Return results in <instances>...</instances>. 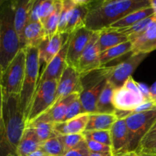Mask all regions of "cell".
<instances>
[{"label":"cell","instance_id":"6da1fadb","mask_svg":"<svg viewBox=\"0 0 156 156\" xmlns=\"http://www.w3.org/2000/svg\"><path fill=\"white\" fill-rule=\"evenodd\" d=\"M26 128V120L19 94H3L0 121V156H17V149Z\"/></svg>","mask_w":156,"mask_h":156},{"label":"cell","instance_id":"7a4b0ae2","mask_svg":"<svg viewBox=\"0 0 156 156\" xmlns=\"http://www.w3.org/2000/svg\"><path fill=\"white\" fill-rule=\"evenodd\" d=\"M149 0H103L89 5L85 27L93 32L111 27L129 13L149 7Z\"/></svg>","mask_w":156,"mask_h":156},{"label":"cell","instance_id":"3957f363","mask_svg":"<svg viewBox=\"0 0 156 156\" xmlns=\"http://www.w3.org/2000/svg\"><path fill=\"white\" fill-rule=\"evenodd\" d=\"M21 49L14 23L13 5L12 2H4L0 7V79Z\"/></svg>","mask_w":156,"mask_h":156},{"label":"cell","instance_id":"277c9868","mask_svg":"<svg viewBox=\"0 0 156 156\" xmlns=\"http://www.w3.org/2000/svg\"><path fill=\"white\" fill-rule=\"evenodd\" d=\"M26 65L24 82L20 93V104L25 120L28 114L39 82V70L41 62L38 47H26Z\"/></svg>","mask_w":156,"mask_h":156},{"label":"cell","instance_id":"5b68a950","mask_svg":"<svg viewBox=\"0 0 156 156\" xmlns=\"http://www.w3.org/2000/svg\"><path fill=\"white\" fill-rule=\"evenodd\" d=\"M145 101H147L132 76L127 79L123 86L114 88L112 102L117 119L125 118L131 111Z\"/></svg>","mask_w":156,"mask_h":156},{"label":"cell","instance_id":"8992f818","mask_svg":"<svg viewBox=\"0 0 156 156\" xmlns=\"http://www.w3.org/2000/svg\"><path fill=\"white\" fill-rule=\"evenodd\" d=\"M26 65V53L21 49L2 73L0 84L4 95L19 94L24 82Z\"/></svg>","mask_w":156,"mask_h":156},{"label":"cell","instance_id":"52a82bcc","mask_svg":"<svg viewBox=\"0 0 156 156\" xmlns=\"http://www.w3.org/2000/svg\"><path fill=\"white\" fill-rule=\"evenodd\" d=\"M57 85V80H47L38 84L26 118V126L34 121L54 105Z\"/></svg>","mask_w":156,"mask_h":156},{"label":"cell","instance_id":"ba28073f","mask_svg":"<svg viewBox=\"0 0 156 156\" xmlns=\"http://www.w3.org/2000/svg\"><path fill=\"white\" fill-rule=\"evenodd\" d=\"M156 120V110L125 117L129 134V152H136Z\"/></svg>","mask_w":156,"mask_h":156},{"label":"cell","instance_id":"9c48e42d","mask_svg":"<svg viewBox=\"0 0 156 156\" xmlns=\"http://www.w3.org/2000/svg\"><path fill=\"white\" fill-rule=\"evenodd\" d=\"M147 56L148 54L144 53H132L126 60L116 66L109 67L103 66L104 76L107 82H109L114 88L123 86Z\"/></svg>","mask_w":156,"mask_h":156},{"label":"cell","instance_id":"30bf717a","mask_svg":"<svg viewBox=\"0 0 156 156\" xmlns=\"http://www.w3.org/2000/svg\"><path fill=\"white\" fill-rule=\"evenodd\" d=\"M100 48L98 45V32H94L89 43L79 58L76 69L80 76L101 68L100 63Z\"/></svg>","mask_w":156,"mask_h":156},{"label":"cell","instance_id":"8fae6325","mask_svg":"<svg viewBox=\"0 0 156 156\" xmlns=\"http://www.w3.org/2000/svg\"><path fill=\"white\" fill-rule=\"evenodd\" d=\"M94 32L84 27L69 35L67 64L76 68L79 58L89 43Z\"/></svg>","mask_w":156,"mask_h":156},{"label":"cell","instance_id":"7c38bea8","mask_svg":"<svg viewBox=\"0 0 156 156\" xmlns=\"http://www.w3.org/2000/svg\"><path fill=\"white\" fill-rule=\"evenodd\" d=\"M82 91L80 75L74 67L67 66L62 73V76L58 81L56 97L54 105L58 104L73 93L79 92L80 94Z\"/></svg>","mask_w":156,"mask_h":156},{"label":"cell","instance_id":"4fadbf2b","mask_svg":"<svg viewBox=\"0 0 156 156\" xmlns=\"http://www.w3.org/2000/svg\"><path fill=\"white\" fill-rule=\"evenodd\" d=\"M68 47L69 37L59 53L45 66L41 77H40L38 84L40 82L47 80H59L62 73L68 66L66 60Z\"/></svg>","mask_w":156,"mask_h":156},{"label":"cell","instance_id":"5bb4252c","mask_svg":"<svg viewBox=\"0 0 156 156\" xmlns=\"http://www.w3.org/2000/svg\"><path fill=\"white\" fill-rule=\"evenodd\" d=\"M110 132L113 155L118 156L129 152V134L125 118L117 119Z\"/></svg>","mask_w":156,"mask_h":156},{"label":"cell","instance_id":"9a60e30c","mask_svg":"<svg viewBox=\"0 0 156 156\" xmlns=\"http://www.w3.org/2000/svg\"><path fill=\"white\" fill-rule=\"evenodd\" d=\"M68 37V34L59 33H56L52 37H46L38 47L41 64H45L46 66L59 53Z\"/></svg>","mask_w":156,"mask_h":156},{"label":"cell","instance_id":"2e32d148","mask_svg":"<svg viewBox=\"0 0 156 156\" xmlns=\"http://www.w3.org/2000/svg\"><path fill=\"white\" fill-rule=\"evenodd\" d=\"M91 2L89 0H73L75 5L70 13L66 27L65 34L70 35L85 27L89 5Z\"/></svg>","mask_w":156,"mask_h":156},{"label":"cell","instance_id":"e0dca14e","mask_svg":"<svg viewBox=\"0 0 156 156\" xmlns=\"http://www.w3.org/2000/svg\"><path fill=\"white\" fill-rule=\"evenodd\" d=\"M132 42V53L133 54H149L156 50V21L153 19L149 27L142 34Z\"/></svg>","mask_w":156,"mask_h":156},{"label":"cell","instance_id":"ac0fdd59","mask_svg":"<svg viewBox=\"0 0 156 156\" xmlns=\"http://www.w3.org/2000/svg\"><path fill=\"white\" fill-rule=\"evenodd\" d=\"M79 96V92H75L70 94L69 96L66 97L58 104L53 105L51 108H50L48 111H46L44 114L40 116L37 119H36L33 122H46V123H53V124L59 123V122H62L70 104Z\"/></svg>","mask_w":156,"mask_h":156},{"label":"cell","instance_id":"d6986e66","mask_svg":"<svg viewBox=\"0 0 156 156\" xmlns=\"http://www.w3.org/2000/svg\"><path fill=\"white\" fill-rule=\"evenodd\" d=\"M35 0L12 1L14 9V23L17 34L21 42L24 27L28 23L30 12Z\"/></svg>","mask_w":156,"mask_h":156},{"label":"cell","instance_id":"ffe728a7","mask_svg":"<svg viewBox=\"0 0 156 156\" xmlns=\"http://www.w3.org/2000/svg\"><path fill=\"white\" fill-rule=\"evenodd\" d=\"M89 114H82L73 119L53 124V130L57 136L82 133L86 129Z\"/></svg>","mask_w":156,"mask_h":156},{"label":"cell","instance_id":"44dd1931","mask_svg":"<svg viewBox=\"0 0 156 156\" xmlns=\"http://www.w3.org/2000/svg\"><path fill=\"white\" fill-rule=\"evenodd\" d=\"M46 37L45 30L41 21L27 23L23 32L21 42V49L38 47Z\"/></svg>","mask_w":156,"mask_h":156},{"label":"cell","instance_id":"7402d4cb","mask_svg":"<svg viewBox=\"0 0 156 156\" xmlns=\"http://www.w3.org/2000/svg\"><path fill=\"white\" fill-rule=\"evenodd\" d=\"M41 143L34 129L26 126L17 149V156H28L41 149Z\"/></svg>","mask_w":156,"mask_h":156},{"label":"cell","instance_id":"603a6c76","mask_svg":"<svg viewBox=\"0 0 156 156\" xmlns=\"http://www.w3.org/2000/svg\"><path fill=\"white\" fill-rule=\"evenodd\" d=\"M97 32H98V45L101 53L111 47L129 41L126 35L111 27Z\"/></svg>","mask_w":156,"mask_h":156},{"label":"cell","instance_id":"cb8c5ba5","mask_svg":"<svg viewBox=\"0 0 156 156\" xmlns=\"http://www.w3.org/2000/svg\"><path fill=\"white\" fill-rule=\"evenodd\" d=\"M117 120V117L115 114H89L85 130H111Z\"/></svg>","mask_w":156,"mask_h":156},{"label":"cell","instance_id":"d4e9b609","mask_svg":"<svg viewBox=\"0 0 156 156\" xmlns=\"http://www.w3.org/2000/svg\"><path fill=\"white\" fill-rule=\"evenodd\" d=\"M154 14V10L151 6L143 9H139V10L133 12L129 13V15L123 17L122 19L119 20L116 23L111 26V28L114 29H121L125 27H130L136 23L140 22L142 20H144L149 17L152 16Z\"/></svg>","mask_w":156,"mask_h":156},{"label":"cell","instance_id":"484cf974","mask_svg":"<svg viewBox=\"0 0 156 156\" xmlns=\"http://www.w3.org/2000/svg\"><path fill=\"white\" fill-rule=\"evenodd\" d=\"M129 53H132V42L123 43L121 44L113 47L105 51L101 52L100 54V63L101 67L106 64L109 63L111 61L121 57L123 55H126Z\"/></svg>","mask_w":156,"mask_h":156},{"label":"cell","instance_id":"4316f807","mask_svg":"<svg viewBox=\"0 0 156 156\" xmlns=\"http://www.w3.org/2000/svg\"><path fill=\"white\" fill-rule=\"evenodd\" d=\"M114 88L107 82L96 105V113L101 114H115L116 110L113 105L112 99Z\"/></svg>","mask_w":156,"mask_h":156},{"label":"cell","instance_id":"83f0119b","mask_svg":"<svg viewBox=\"0 0 156 156\" xmlns=\"http://www.w3.org/2000/svg\"><path fill=\"white\" fill-rule=\"evenodd\" d=\"M62 8V0H55L54 9L50 16L43 23L46 36L52 37L57 33L61 11Z\"/></svg>","mask_w":156,"mask_h":156},{"label":"cell","instance_id":"f1b7e54d","mask_svg":"<svg viewBox=\"0 0 156 156\" xmlns=\"http://www.w3.org/2000/svg\"><path fill=\"white\" fill-rule=\"evenodd\" d=\"M40 149L47 156H62L66 153L63 145L58 136L42 143Z\"/></svg>","mask_w":156,"mask_h":156},{"label":"cell","instance_id":"f546056e","mask_svg":"<svg viewBox=\"0 0 156 156\" xmlns=\"http://www.w3.org/2000/svg\"><path fill=\"white\" fill-rule=\"evenodd\" d=\"M153 15H152V16L149 17L146 19L142 20L140 22L136 23V24H133L130 27L121 29H116V30H119L122 34L126 35L128 39H129V41H131L135 39V38H136L138 36H140V34H142L147 29V27H149L151 22L153 21Z\"/></svg>","mask_w":156,"mask_h":156},{"label":"cell","instance_id":"4dcf8cb0","mask_svg":"<svg viewBox=\"0 0 156 156\" xmlns=\"http://www.w3.org/2000/svg\"><path fill=\"white\" fill-rule=\"evenodd\" d=\"M26 126H30L34 129L41 144L46 140L57 136L53 130V123L46 122H33Z\"/></svg>","mask_w":156,"mask_h":156},{"label":"cell","instance_id":"1f68e13d","mask_svg":"<svg viewBox=\"0 0 156 156\" xmlns=\"http://www.w3.org/2000/svg\"><path fill=\"white\" fill-rule=\"evenodd\" d=\"M82 134L85 139L93 140L111 147L110 130H85Z\"/></svg>","mask_w":156,"mask_h":156},{"label":"cell","instance_id":"d6a6232c","mask_svg":"<svg viewBox=\"0 0 156 156\" xmlns=\"http://www.w3.org/2000/svg\"><path fill=\"white\" fill-rule=\"evenodd\" d=\"M74 5L75 4L73 2V0H62V8L61 11L60 18H59L57 33L65 34L66 27L70 13Z\"/></svg>","mask_w":156,"mask_h":156},{"label":"cell","instance_id":"836d02e7","mask_svg":"<svg viewBox=\"0 0 156 156\" xmlns=\"http://www.w3.org/2000/svg\"><path fill=\"white\" fill-rule=\"evenodd\" d=\"M58 136L59 137L62 145H63L66 152L70 149H74L85 140V137L82 133L69 134V135Z\"/></svg>","mask_w":156,"mask_h":156},{"label":"cell","instance_id":"e575fe53","mask_svg":"<svg viewBox=\"0 0 156 156\" xmlns=\"http://www.w3.org/2000/svg\"><path fill=\"white\" fill-rule=\"evenodd\" d=\"M82 114H84V112L83 110H82V104H81L80 99H79V97L76 98L70 104V105L68 108V110H67L66 111V114L65 117H64L62 122L66 121V120H70V119L74 118V117H77V116Z\"/></svg>","mask_w":156,"mask_h":156},{"label":"cell","instance_id":"d590c367","mask_svg":"<svg viewBox=\"0 0 156 156\" xmlns=\"http://www.w3.org/2000/svg\"><path fill=\"white\" fill-rule=\"evenodd\" d=\"M55 0H41L40 5V21L44 23L54 9Z\"/></svg>","mask_w":156,"mask_h":156},{"label":"cell","instance_id":"8d00e7d4","mask_svg":"<svg viewBox=\"0 0 156 156\" xmlns=\"http://www.w3.org/2000/svg\"><path fill=\"white\" fill-rule=\"evenodd\" d=\"M89 152L86 142H85V140H84L76 147L67 151L62 156H88Z\"/></svg>","mask_w":156,"mask_h":156},{"label":"cell","instance_id":"74e56055","mask_svg":"<svg viewBox=\"0 0 156 156\" xmlns=\"http://www.w3.org/2000/svg\"><path fill=\"white\" fill-rule=\"evenodd\" d=\"M86 142L87 146L90 152H111V146H106V145L101 144L98 142L93 141V140L85 139Z\"/></svg>","mask_w":156,"mask_h":156},{"label":"cell","instance_id":"f35d334b","mask_svg":"<svg viewBox=\"0 0 156 156\" xmlns=\"http://www.w3.org/2000/svg\"><path fill=\"white\" fill-rule=\"evenodd\" d=\"M136 152L138 154L156 155V139L149 143L141 144Z\"/></svg>","mask_w":156,"mask_h":156},{"label":"cell","instance_id":"ab89813d","mask_svg":"<svg viewBox=\"0 0 156 156\" xmlns=\"http://www.w3.org/2000/svg\"><path fill=\"white\" fill-rule=\"evenodd\" d=\"M41 0H35L31 10L30 12L29 16V22H35V21H40V5H41Z\"/></svg>","mask_w":156,"mask_h":156},{"label":"cell","instance_id":"60d3db41","mask_svg":"<svg viewBox=\"0 0 156 156\" xmlns=\"http://www.w3.org/2000/svg\"><path fill=\"white\" fill-rule=\"evenodd\" d=\"M155 139H156V120L155 123H154V124L152 125V127H151V129L149 130V132L147 133V134L144 136L141 144H144V143H149V142L152 141V140H155Z\"/></svg>","mask_w":156,"mask_h":156},{"label":"cell","instance_id":"b9f144b4","mask_svg":"<svg viewBox=\"0 0 156 156\" xmlns=\"http://www.w3.org/2000/svg\"><path fill=\"white\" fill-rule=\"evenodd\" d=\"M137 84H138V87L140 88V91L142 92L143 95L144 96L146 100L149 101V88H148L145 84L138 83V82H137Z\"/></svg>","mask_w":156,"mask_h":156},{"label":"cell","instance_id":"7bdbcfd3","mask_svg":"<svg viewBox=\"0 0 156 156\" xmlns=\"http://www.w3.org/2000/svg\"><path fill=\"white\" fill-rule=\"evenodd\" d=\"M149 101L156 105V82L149 88Z\"/></svg>","mask_w":156,"mask_h":156},{"label":"cell","instance_id":"ee69618b","mask_svg":"<svg viewBox=\"0 0 156 156\" xmlns=\"http://www.w3.org/2000/svg\"><path fill=\"white\" fill-rule=\"evenodd\" d=\"M88 156H114L112 152H89Z\"/></svg>","mask_w":156,"mask_h":156},{"label":"cell","instance_id":"f6af8a7d","mask_svg":"<svg viewBox=\"0 0 156 156\" xmlns=\"http://www.w3.org/2000/svg\"><path fill=\"white\" fill-rule=\"evenodd\" d=\"M2 107H3V92L2 85L0 84V121L2 119Z\"/></svg>","mask_w":156,"mask_h":156},{"label":"cell","instance_id":"bcb514c9","mask_svg":"<svg viewBox=\"0 0 156 156\" xmlns=\"http://www.w3.org/2000/svg\"><path fill=\"white\" fill-rule=\"evenodd\" d=\"M149 1H150V6L154 10L153 18L156 21V0H149Z\"/></svg>","mask_w":156,"mask_h":156},{"label":"cell","instance_id":"7dc6e473","mask_svg":"<svg viewBox=\"0 0 156 156\" xmlns=\"http://www.w3.org/2000/svg\"><path fill=\"white\" fill-rule=\"evenodd\" d=\"M28 156H47L45 155V154L44 153V152H42V151L41 150V149H39L38 151H37V152H34V153H32L31 155H28Z\"/></svg>","mask_w":156,"mask_h":156},{"label":"cell","instance_id":"c3c4849f","mask_svg":"<svg viewBox=\"0 0 156 156\" xmlns=\"http://www.w3.org/2000/svg\"><path fill=\"white\" fill-rule=\"evenodd\" d=\"M118 156H139L136 152H127L124 154L118 155Z\"/></svg>","mask_w":156,"mask_h":156},{"label":"cell","instance_id":"681fc988","mask_svg":"<svg viewBox=\"0 0 156 156\" xmlns=\"http://www.w3.org/2000/svg\"><path fill=\"white\" fill-rule=\"evenodd\" d=\"M138 154V153H137ZM139 156H156V155H146V154H138Z\"/></svg>","mask_w":156,"mask_h":156},{"label":"cell","instance_id":"f907efd6","mask_svg":"<svg viewBox=\"0 0 156 156\" xmlns=\"http://www.w3.org/2000/svg\"><path fill=\"white\" fill-rule=\"evenodd\" d=\"M4 2H5L4 1H2V0H0V7H1V6L2 5L3 3H4Z\"/></svg>","mask_w":156,"mask_h":156},{"label":"cell","instance_id":"816d5d0a","mask_svg":"<svg viewBox=\"0 0 156 156\" xmlns=\"http://www.w3.org/2000/svg\"><path fill=\"white\" fill-rule=\"evenodd\" d=\"M7 156H15V155H7Z\"/></svg>","mask_w":156,"mask_h":156}]
</instances>
